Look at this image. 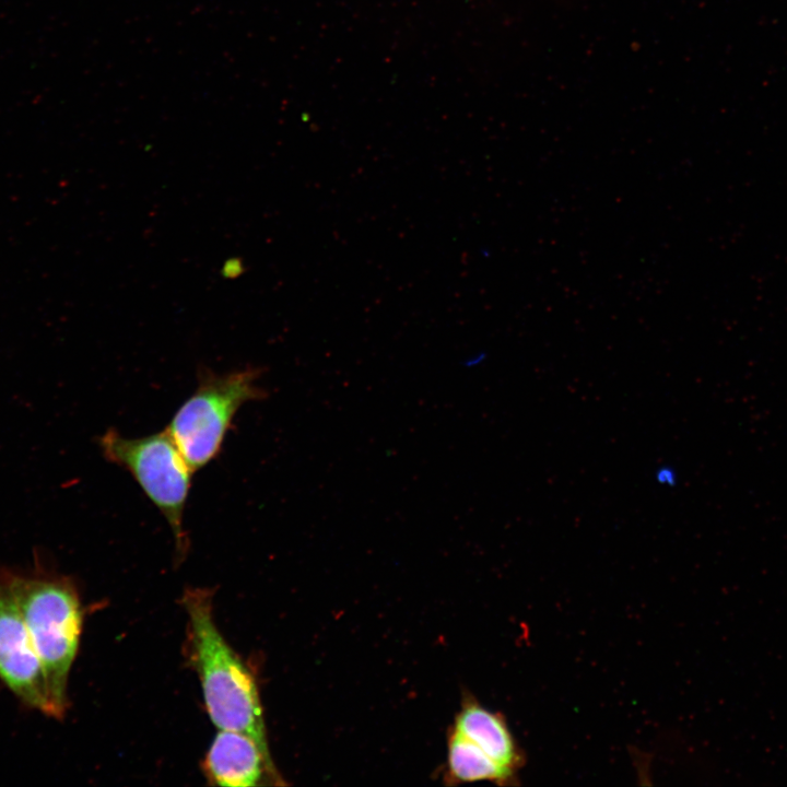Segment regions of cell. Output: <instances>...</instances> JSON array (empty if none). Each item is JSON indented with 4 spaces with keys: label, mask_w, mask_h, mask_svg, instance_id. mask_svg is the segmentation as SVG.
Returning <instances> with one entry per match:
<instances>
[{
    "label": "cell",
    "mask_w": 787,
    "mask_h": 787,
    "mask_svg": "<svg viewBox=\"0 0 787 787\" xmlns=\"http://www.w3.org/2000/svg\"><path fill=\"white\" fill-rule=\"evenodd\" d=\"M213 785L251 787L284 785L271 753H267L250 736L219 729L202 763Z\"/></svg>",
    "instance_id": "obj_6"
},
{
    "label": "cell",
    "mask_w": 787,
    "mask_h": 787,
    "mask_svg": "<svg viewBox=\"0 0 787 787\" xmlns=\"http://www.w3.org/2000/svg\"><path fill=\"white\" fill-rule=\"evenodd\" d=\"M447 751L444 778L448 784L489 780L506 785L515 778L516 772L496 763L455 729L448 733Z\"/></svg>",
    "instance_id": "obj_8"
},
{
    "label": "cell",
    "mask_w": 787,
    "mask_h": 787,
    "mask_svg": "<svg viewBox=\"0 0 787 787\" xmlns=\"http://www.w3.org/2000/svg\"><path fill=\"white\" fill-rule=\"evenodd\" d=\"M0 569L40 659L54 718L61 719L69 708L68 682L83 623L77 587L69 577L43 568Z\"/></svg>",
    "instance_id": "obj_2"
},
{
    "label": "cell",
    "mask_w": 787,
    "mask_h": 787,
    "mask_svg": "<svg viewBox=\"0 0 787 787\" xmlns=\"http://www.w3.org/2000/svg\"><path fill=\"white\" fill-rule=\"evenodd\" d=\"M99 446L105 458L127 470L163 514L175 538L177 560H183L189 545L183 519L193 470L168 432L128 438L110 428Z\"/></svg>",
    "instance_id": "obj_4"
},
{
    "label": "cell",
    "mask_w": 787,
    "mask_h": 787,
    "mask_svg": "<svg viewBox=\"0 0 787 787\" xmlns=\"http://www.w3.org/2000/svg\"><path fill=\"white\" fill-rule=\"evenodd\" d=\"M212 598L207 588H187L181 600L205 709L219 729L244 732L270 753L257 681L218 629Z\"/></svg>",
    "instance_id": "obj_1"
},
{
    "label": "cell",
    "mask_w": 787,
    "mask_h": 787,
    "mask_svg": "<svg viewBox=\"0 0 787 787\" xmlns=\"http://www.w3.org/2000/svg\"><path fill=\"white\" fill-rule=\"evenodd\" d=\"M0 680L27 707L54 718L40 659L1 569Z\"/></svg>",
    "instance_id": "obj_5"
},
{
    "label": "cell",
    "mask_w": 787,
    "mask_h": 787,
    "mask_svg": "<svg viewBox=\"0 0 787 787\" xmlns=\"http://www.w3.org/2000/svg\"><path fill=\"white\" fill-rule=\"evenodd\" d=\"M453 729L506 768L516 772L524 763L522 753L505 718L500 713L486 709L472 697L463 698Z\"/></svg>",
    "instance_id": "obj_7"
},
{
    "label": "cell",
    "mask_w": 787,
    "mask_h": 787,
    "mask_svg": "<svg viewBox=\"0 0 787 787\" xmlns=\"http://www.w3.org/2000/svg\"><path fill=\"white\" fill-rule=\"evenodd\" d=\"M654 480L661 486L673 488L678 484L679 475L674 467L663 463L655 469Z\"/></svg>",
    "instance_id": "obj_9"
},
{
    "label": "cell",
    "mask_w": 787,
    "mask_h": 787,
    "mask_svg": "<svg viewBox=\"0 0 787 787\" xmlns=\"http://www.w3.org/2000/svg\"><path fill=\"white\" fill-rule=\"evenodd\" d=\"M245 272L244 261L239 257H233L224 261L221 268L223 278L233 280L239 278Z\"/></svg>",
    "instance_id": "obj_10"
},
{
    "label": "cell",
    "mask_w": 787,
    "mask_h": 787,
    "mask_svg": "<svg viewBox=\"0 0 787 787\" xmlns=\"http://www.w3.org/2000/svg\"><path fill=\"white\" fill-rule=\"evenodd\" d=\"M261 372L246 367L218 374L199 368L196 390L177 409L166 430L193 471L220 454L240 407L267 396L258 385Z\"/></svg>",
    "instance_id": "obj_3"
}]
</instances>
